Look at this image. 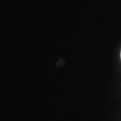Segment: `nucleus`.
I'll use <instances>...</instances> for the list:
<instances>
[{
	"mask_svg": "<svg viewBox=\"0 0 121 121\" xmlns=\"http://www.w3.org/2000/svg\"><path fill=\"white\" fill-rule=\"evenodd\" d=\"M120 58H121V52H120Z\"/></svg>",
	"mask_w": 121,
	"mask_h": 121,
	"instance_id": "obj_1",
	"label": "nucleus"
}]
</instances>
